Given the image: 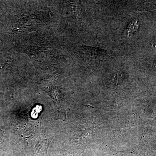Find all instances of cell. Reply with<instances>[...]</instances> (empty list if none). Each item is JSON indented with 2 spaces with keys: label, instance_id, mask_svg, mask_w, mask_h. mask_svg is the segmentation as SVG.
<instances>
[{
  "label": "cell",
  "instance_id": "cell-1",
  "mask_svg": "<svg viewBox=\"0 0 156 156\" xmlns=\"http://www.w3.org/2000/svg\"><path fill=\"white\" fill-rule=\"evenodd\" d=\"M140 23L139 21L137 20H133L131 22L128 27L124 32V35L127 37H130L131 34L135 32L139 28Z\"/></svg>",
  "mask_w": 156,
  "mask_h": 156
},
{
  "label": "cell",
  "instance_id": "cell-2",
  "mask_svg": "<svg viewBox=\"0 0 156 156\" xmlns=\"http://www.w3.org/2000/svg\"><path fill=\"white\" fill-rule=\"evenodd\" d=\"M152 47L154 49H155L156 50V38L155 41H154L153 43L152 44Z\"/></svg>",
  "mask_w": 156,
  "mask_h": 156
},
{
  "label": "cell",
  "instance_id": "cell-3",
  "mask_svg": "<svg viewBox=\"0 0 156 156\" xmlns=\"http://www.w3.org/2000/svg\"><path fill=\"white\" fill-rule=\"evenodd\" d=\"M4 95L3 93H1L0 92V101L2 100L3 98H4Z\"/></svg>",
  "mask_w": 156,
  "mask_h": 156
},
{
  "label": "cell",
  "instance_id": "cell-4",
  "mask_svg": "<svg viewBox=\"0 0 156 156\" xmlns=\"http://www.w3.org/2000/svg\"><path fill=\"white\" fill-rule=\"evenodd\" d=\"M154 68L156 70V62L154 66Z\"/></svg>",
  "mask_w": 156,
  "mask_h": 156
}]
</instances>
